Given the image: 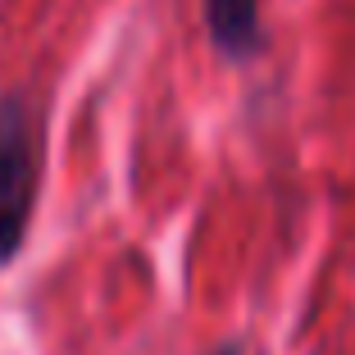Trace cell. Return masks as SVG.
I'll return each instance as SVG.
<instances>
[{
    "mask_svg": "<svg viewBox=\"0 0 355 355\" xmlns=\"http://www.w3.org/2000/svg\"><path fill=\"white\" fill-rule=\"evenodd\" d=\"M42 187V128L28 96H0V269L19 260Z\"/></svg>",
    "mask_w": 355,
    "mask_h": 355,
    "instance_id": "obj_1",
    "label": "cell"
},
{
    "mask_svg": "<svg viewBox=\"0 0 355 355\" xmlns=\"http://www.w3.org/2000/svg\"><path fill=\"white\" fill-rule=\"evenodd\" d=\"M205 32L214 51L232 64H246L264 51L260 0H205Z\"/></svg>",
    "mask_w": 355,
    "mask_h": 355,
    "instance_id": "obj_2",
    "label": "cell"
},
{
    "mask_svg": "<svg viewBox=\"0 0 355 355\" xmlns=\"http://www.w3.org/2000/svg\"><path fill=\"white\" fill-rule=\"evenodd\" d=\"M209 355H246V351H241L237 342H228V346H219V351H209Z\"/></svg>",
    "mask_w": 355,
    "mask_h": 355,
    "instance_id": "obj_3",
    "label": "cell"
}]
</instances>
